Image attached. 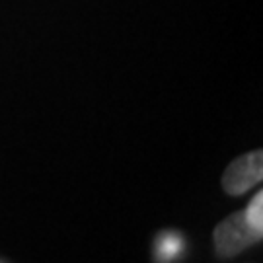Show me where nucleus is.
Returning <instances> with one entry per match:
<instances>
[{"label": "nucleus", "mask_w": 263, "mask_h": 263, "mask_svg": "<svg viewBox=\"0 0 263 263\" xmlns=\"http://www.w3.org/2000/svg\"><path fill=\"white\" fill-rule=\"evenodd\" d=\"M263 178V152L254 151L230 162L222 176V187L228 195L238 197L255 187Z\"/></svg>", "instance_id": "f03ea898"}, {"label": "nucleus", "mask_w": 263, "mask_h": 263, "mask_svg": "<svg viewBox=\"0 0 263 263\" xmlns=\"http://www.w3.org/2000/svg\"><path fill=\"white\" fill-rule=\"evenodd\" d=\"M263 236V193L257 191L244 211L224 218L215 228V252L220 259H230L250 246L259 242Z\"/></svg>", "instance_id": "f257e3e1"}, {"label": "nucleus", "mask_w": 263, "mask_h": 263, "mask_svg": "<svg viewBox=\"0 0 263 263\" xmlns=\"http://www.w3.org/2000/svg\"><path fill=\"white\" fill-rule=\"evenodd\" d=\"M185 254V238L178 230H164L154 240L156 261H176Z\"/></svg>", "instance_id": "7ed1b4c3"}]
</instances>
